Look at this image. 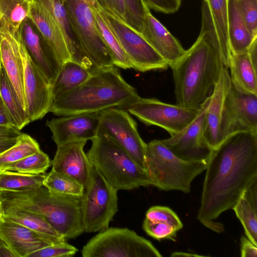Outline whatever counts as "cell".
I'll use <instances>...</instances> for the list:
<instances>
[{
  "mask_svg": "<svg viewBox=\"0 0 257 257\" xmlns=\"http://www.w3.org/2000/svg\"><path fill=\"white\" fill-rule=\"evenodd\" d=\"M98 7L107 25L119 41L132 68L145 72L165 70L169 67L167 62L139 32Z\"/></svg>",
  "mask_w": 257,
  "mask_h": 257,
  "instance_id": "10",
  "label": "cell"
},
{
  "mask_svg": "<svg viewBox=\"0 0 257 257\" xmlns=\"http://www.w3.org/2000/svg\"><path fill=\"white\" fill-rule=\"evenodd\" d=\"M0 56L20 103L27 112L23 86V66L17 34H14L0 19Z\"/></svg>",
  "mask_w": 257,
  "mask_h": 257,
  "instance_id": "19",
  "label": "cell"
},
{
  "mask_svg": "<svg viewBox=\"0 0 257 257\" xmlns=\"http://www.w3.org/2000/svg\"><path fill=\"white\" fill-rule=\"evenodd\" d=\"M257 246L254 245L246 236L240 237V256L241 257H256Z\"/></svg>",
  "mask_w": 257,
  "mask_h": 257,
  "instance_id": "45",
  "label": "cell"
},
{
  "mask_svg": "<svg viewBox=\"0 0 257 257\" xmlns=\"http://www.w3.org/2000/svg\"><path fill=\"white\" fill-rule=\"evenodd\" d=\"M20 137L21 136L14 138L0 137V154L15 145L19 141Z\"/></svg>",
  "mask_w": 257,
  "mask_h": 257,
  "instance_id": "49",
  "label": "cell"
},
{
  "mask_svg": "<svg viewBox=\"0 0 257 257\" xmlns=\"http://www.w3.org/2000/svg\"><path fill=\"white\" fill-rule=\"evenodd\" d=\"M100 113L63 116L46 122L57 146L77 141L92 140L97 136Z\"/></svg>",
  "mask_w": 257,
  "mask_h": 257,
  "instance_id": "17",
  "label": "cell"
},
{
  "mask_svg": "<svg viewBox=\"0 0 257 257\" xmlns=\"http://www.w3.org/2000/svg\"><path fill=\"white\" fill-rule=\"evenodd\" d=\"M117 191L93 167L81 197V212L84 232L100 231L109 227L118 211Z\"/></svg>",
  "mask_w": 257,
  "mask_h": 257,
  "instance_id": "9",
  "label": "cell"
},
{
  "mask_svg": "<svg viewBox=\"0 0 257 257\" xmlns=\"http://www.w3.org/2000/svg\"><path fill=\"white\" fill-rule=\"evenodd\" d=\"M0 126H13L8 111L0 94Z\"/></svg>",
  "mask_w": 257,
  "mask_h": 257,
  "instance_id": "47",
  "label": "cell"
},
{
  "mask_svg": "<svg viewBox=\"0 0 257 257\" xmlns=\"http://www.w3.org/2000/svg\"><path fill=\"white\" fill-rule=\"evenodd\" d=\"M241 196L257 209V180L254 181L244 190Z\"/></svg>",
  "mask_w": 257,
  "mask_h": 257,
  "instance_id": "46",
  "label": "cell"
},
{
  "mask_svg": "<svg viewBox=\"0 0 257 257\" xmlns=\"http://www.w3.org/2000/svg\"><path fill=\"white\" fill-rule=\"evenodd\" d=\"M43 185L50 192L64 195L82 197L83 187L75 180L52 170L45 174Z\"/></svg>",
  "mask_w": 257,
  "mask_h": 257,
  "instance_id": "34",
  "label": "cell"
},
{
  "mask_svg": "<svg viewBox=\"0 0 257 257\" xmlns=\"http://www.w3.org/2000/svg\"><path fill=\"white\" fill-rule=\"evenodd\" d=\"M50 165L51 161L49 156L40 150L6 165L2 170L37 175L44 174Z\"/></svg>",
  "mask_w": 257,
  "mask_h": 257,
  "instance_id": "35",
  "label": "cell"
},
{
  "mask_svg": "<svg viewBox=\"0 0 257 257\" xmlns=\"http://www.w3.org/2000/svg\"><path fill=\"white\" fill-rule=\"evenodd\" d=\"M125 2L126 24L140 34L146 15L150 9L143 0H125Z\"/></svg>",
  "mask_w": 257,
  "mask_h": 257,
  "instance_id": "38",
  "label": "cell"
},
{
  "mask_svg": "<svg viewBox=\"0 0 257 257\" xmlns=\"http://www.w3.org/2000/svg\"><path fill=\"white\" fill-rule=\"evenodd\" d=\"M140 34L163 58L170 67L184 54L179 41L151 13H147Z\"/></svg>",
  "mask_w": 257,
  "mask_h": 257,
  "instance_id": "22",
  "label": "cell"
},
{
  "mask_svg": "<svg viewBox=\"0 0 257 257\" xmlns=\"http://www.w3.org/2000/svg\"><path fill=\"white\" fill-rule=\"evenodd\" d=\"M22 133L13 126H0V137H19Z\"/></svg>",
  "mask_w": 257,
  "mask_h": 257,
  "instance_id": "48",
  "label": "cell"
},
{
  "mask_svg": "<svg viewBox=\"0 0 257 257\" xmlns=\"http://www.w3.org/2000/svg\"><path fill=\"white\" fill-rule=\"evenodd\" d=\"M0 94L13 126L21 131L31 121L27 112L22 106L15 89L2 65L0 75Z\"/></svg>",
  "mask_w": 257,
  "mask_h": 257,
  "instance_id": "30",
  "label": "cell"
},
{
  "mask_svg": "<svg viewBox=\"0 0 257 257\" xmlns=\"http://www.w3.org/2000/svg\"><path fill=\"white\" fill-rule=\"evenodd\" d=\"M230 83L228 69L224 67L210 96L209 102L205 111L203 136L206 143L212 149L216 148L223 141L220 122L224 98Z\"/></svg>",
  "mask_w": 257,
  "mask_h": 257,
  "instance_id": "20",
  "label": "cell"
},
{
  "mask_svg": "<svg viewBox=\"0 0 257 257\" xmlns=\"http://www.w3.org/2000/svg\"><path fill=\"white\" fill-rule=\"evenodd\" d=\"M220 131L223 141L235 133L257 132V94L243 92L231 82L224 100Z\"/></svg>",
  "mask_w": 257,
  "mask_h": 257,
  "instance_id": "13",
  "label": "cell"
},
{
  "mask_svg": "<svg viewBox=\"0 0 257 257\" xmlns=\"http://www.w3.org/2000/svg\"><path fill=\"white\" fill-rule=\"evenodd\" d=\"M257 38L246 52L231 54L228 68L231 83L239 90L257 94Z\"/></svg>",
  "mask_w": 257,
  "mask_h": 257,
  "instance_id": "23",
  "label": "cell"
},
{
  "mask_svg": "<svg viewBox=\"0 0 257 257\" xmlns=\"http://www.w3.org/2000/svg\"><path fill=\"white\" fill-rule=\"evenodd\" d=\"M40 4L54 19L64 36L71 60L86 68L94 70L91 62L82 53L72 30L64 0H33Z\"/></svg>",
  "mask_w": 257,
  "mask_h": 257,
  "instance_id": "25",
  "label": "cell"
},
{
  "mask_svg": "<svg viewBox=\"0 0 257 257\" xmlns=\"http://www.w3.org/2000/svg\"><path fill=\"white\" fill-rule=\"evenodd\" d=\"M0 240L16 257H29L35 251L53 244L35 232L5 216L0 221Z\"/></svg>",
  "mask_w": 257,
  "mask_h": 257,
  "instance_id": "21",
  "label": "cell"
},
{
  "mask_svg": "<svg viewBox=\"0 0 257 257\" xmlns=\"http://www.w3.org/2000/svg\"><path fill=\"white\" fill-rule=\"evenodd\" d=\"M92 71L72 60L63 63L52 85L53 100L75 88L85 81Z\"/></svg>",
  "mask_w": 257,
  "mask_h": 257,
  "instance_id": "28",
  "label": "cell"
},
{
  "mask_svg": "<svg viewBox=\"0 0 257 257\" xmlns=\"http://www.w3.org/2000/svg\"><path fill=\"white\" fill-rule=\"evenodd\" d=\"M2 207L4 216L28 228L52 244L66 241L49 222L40 215L24 210Z\"/></svg>",
  "mask_w": 257,
  "mask_h": 257,
  "instance_id": "26",
  "label": "cell"
},
{
  "mask_svg": "<svg viewBox=\"0 0 257 257\" xmlns=\"http://www.w3.org/2000/svg\"><path fill=\"white\" fill-rule=\"evenodd\" d=\"M92 6L97 29L111 55L114 66L124 69L131 68V63L119 41L107 25L94 0H92Z\"/></svg>",
  "mask_w": 257,
  "mask_h": 257,
  "instance_id": "31",
  "label": "cell"
},
{
  "mask_svg": "<svg viewBox=\"0 0 257 257\" xmlns=\"http://www.w3.org/2000/svg\"><path fill=\"white\" fill-rule=\"evenodd\" d=\"M78 249L66 241L53 244L39 249L29 257H69L74 255Z\"/></svg>",
  "mask_w": 257,
  "mask_h": 257,
  "instance_id": "42",
  "label": "cell"
},
{
  "mask_svg": "<svg viewBox=\"0 0 257 257\" xmlns=\"http://www.w3.org/2000/svg\"><path fill=\"white\" fill-rule=\"evenodd\" d=\"M197 219L221 233L216 220L232 209L244 190L257 180V132H240L226 137L212 149L207 162Z\"/></svg>",
  "mask_w": 257,
  "mask_h": 257,
  "instance_id": "1",
  "label": "cell"
},
{
  "mask_svg": "<svg viewBox=\"0 0 257 257\" xmlns=\"http://www.w3.org/2000/svg\"><path fill=\"white\" fill-rule=\"evenodd\" d=\"M83 257H161L148 239L127 228L108 227L83 247Z\"/></svg>",
  "mask_w": 257,
  "mask_h": 257,
  "instance_id": "8",
  "label": "cell"
},
{
  "mask_svg": "<svg viewBox=\"0 0 257 257\" xmlns=\"http://www.w3.org/2000/svg\"><path fill=\"white\" fill-rule=\"evenodd\" d=\"M33 0H0V19L14 34L29 17Z\"/></svg>",
  "mask_w": 257,
  "mask_h": 257,
  "instance_id": "33",
  "label": "cell"
},
{
  "mask_svg": "<svg viewBox=\"0 0 257 257\" xmlns=\"http://www.w3.org/2000/svg\"><path fill=\"white\" fill-rule=\"evenodd\" d=\"M207 4L220 46L224 64L228 68L231 52L228 35V0H203Z\"/></svg>",
  "mask_w": 257,
  "mask_h": 257,
  "instance_id": "29",
  "label": "cell"
},
{
  "mask_svg": "<svg viewBox=\"0 0 257 257\" xmlns=\"http://www.w3.org/2000/svg\"><path fill=\"white\" fill-rule=\"evenodd\" d=\"M171 256H206V255H203L200 254H196L194 253H190V252H184L182 251H177L172 252Z\"/></svg>",
  "mask_w": 257,
  "mask_h": 257,
  "instance_id": "51",
  "label": "cell"
},
{
  "mask_svg": "<svg viewBox=\"0 0 257 257\" xmlns=\"http://www.w3.org/2000/svg\"><path fill=\"white\" fill-rule=\"evenodd\" d=\"M248 30L257 37V0H235Z\"/></svg>",
  "mask_w": 257,
  "mask_h": 257,
  "instance_id": "41",
  "label": "cell"
},
{
  "mask_svg": "<svg viewBox=\"0 0 257 257\" xmlns=\"http://www.w3.org/2000/svg\"><path fill=\"white\" fill-rule=\"evenodd\" d=\"M176 104L199 109L211 95L225 67L207 4L202 6V27L193 45L172 66Z\"/></svg>",
  "mask_w": 257,
  "mask_h": 257,
  "instance_id": "2",
  "label": "cell"
},
{
  "mask_svg": "<svg viewBox=\"0 0 257 257\" xmlns=\"http://www.w3.org/2000/svg\"><path fill=\"white\" fill-rule=\"evenodd\" d=\"M99 113L97 135L105 134L110 137L138 165L147 171V144L141 137L137 124L129 112L123 108H111Z\"/></svg>",
  "mask_w": 257,
  "mask_h": 257,
  "instance_id": "12",
  "label": "cell"
},
{
  "mask_svg": "<svg viewBox=\"0 0 257 257\" xmlns=\"http://www.w3.org/2000/svg\"><path fill=\"white\" fill-rule=\"evenodd\" d=\"M140 96L115 66L96 69L75 88L53 101L50 112L58 116L126 109Z\"/></svg>",
  "mask_w": 257,
  "mask_h": 257,
  "instance_id": "3",
  "label": "cell"
},
{
  "mask_svg": "<svg viewBox=\"0 0 257 257\" xmlns=\"http://www.w3.org/2000/svg\"><path fill=\"white\" fill-rule=\"evenodd\" d=\"M0 193H1V192H0Z\"/></svg>",
  "mask_w": 257,
  "mask_h": 257,
  "instance_id": "55",
  "label": "cell"
},
{
  "mask_svg": "<svg viewBox=\"0 0 257 257\" xmlns=\"http://www.w3.org/2000/svg\"><path fill=\"white\" fill-rule=\"evenodd\" d=\"M200 108H189L155 98L140 97L126 109L146 125L160 127L173 136L182 131L194 120Z\"/></svg>",
  "mask_w": 257,
  "mask_h": 257,
  "instance_id": "11",
  "label": "cell"
},
{
  "mask_svg": "<svg viewBox=\"0 0 257 257\" xmlns=\"http://www.w3.org/2000/svg\"><path fill=\"white\" fill-rule=\"evenodd\" d=\"M17 36L23 66L27 112L32 122L42 118L50 111L53 101L52 84L32 59L18 35Z\"/></svg>",
  "mask_w": 257,
  "mask_h": 257,
  "instance_id": "14",
  "label": "cell"
},
{
  "mask_svg": "<svg viewBox=\"0 0 257 257\" xmlns=\"http://www.w3.org/2000/svg\"><path fill=\"white\" fill-rule=\"evenodd\" d=\"M2 171V170L0 169V172Z\"/></svg>",
  "mask_w": 257,
  "mask_h": 257,
  "instance_id": "54",
  "label": "cell"
},
{
  "mask_svg": "<svg viewBox=\"0 0 257 257\" xmlns=\"http://www.w3.org/2000/svg\"><path fill=\"white\" fill-rule=\"evenodd\" d=\"M210 96L201 105L194 120L179 133L161 141L177 157L187 161L207 163L212 149L203 132V118Z\"/></svg>",
  "mask_w": 257,
  "mask_h": 257,
  "instance_id": "15",
  "label": "cell"
},
{
  "mask_svg": "<svg viewBox=\"0 0 257 257\" xmlns=\"http://www.w3.org/2000/svg\"><path fill=\"white\" fill-rule=\"evenodd\" d=\"M86 141L73 142L57 146L52 170L67 176L81 184L84 190L89 182L93 166L84 147Z\"/></svg>",
  "mask_w": 257,
  "mask_h": 257,
  "instance_id": "18",
  "label": "cell"
},
{
  "mask_svg": "<svg viewBox=\"0 0 257 257\" xmlns=\"http://www.w3.org/2000/svg\"><path fill=\"white\" fill-rule=\"evenodd\" d=\"M146 218L152 221L168 224L177 231L181 229L183 226L182 222L176 213L166 206L151 207L147 211Z\"/></svg>",
  "mask_w": 257,
  "mask_h": 257,
  "instance_id": "39",
  "label": "cell"
},
{
  "mask_svg": "<svg viewBox=\"0 0 257 257\" xmlns=\"http://www.w3.org/2000/svg\"><path fill=\"white\" fill-rule=\"evenodd\" d=\"M29 17L36 25L61 64L71 60L62 32L54 19L38 3L33 0Z\"/></svg>",
  "mask_w": 257,
  "mask_h": 257,
  "instance_id": "24",
  "label": "cell"
},
{
  "mask_svg": "<svg viewBox=\"0 0 257 257\" xmlns=\"http://www.w3.org/2000/svg\"><path fill=\"white\" fill-rule=\"evenodd\" d=\"M88 158L106 181L117 190L153 186L148 172L110 137L99 134L92 139Z\"/></svg>",
  "mask_w": 257,
  "mask_h": 257,
  "instance_id": "5",
  "label": "cell"
},
{
  "mask_svg": "<svg viewBox=\"0 0 257 257\" xmlns=\"http://www.w3.org/2000/svg\"><path fill=\"white\" fill-rule=\"evenodd\" d=\"M228 35L231 54L248 51L253 41L235 0H228Z\"/></svg>",
  "mask_w": 257,
  "mask_h": 257,
  "instance_id": "27",
  "label": "cell"
},
{
  "mask_svg": "<svg viewBox=\"0 0 257 257\" xmlns=\"http://www.w3.org/2000/svg\"><path fill=\"white\" fill-rule=\"evenodd\" d=\"M40 150L39 145L35 140L23 133L15 145L0 154V169L2 170L6 165Z\"/></svg>",
  "mask_w": 257,
  "mask_h": 257,
  "instance_id": "36",
  "label": "cell"
},
{
  "mask_svg": "<svg viewBox=\"0 0 257 257\" xmlns=\"http://www.w3.org/2000/svg\"><path fill=\"white\" fill-rule=\"evenodd\" d=\"M2 206L37 214L49 222L66 239L84 232L81 197L52 193L45 187L24 191H2Z\"/></svg>",
  "mask_w": 257,
  "mask_h": 257,
  "instance_id": "4",
  "label": "cell"
},
{
  "mask_svg": "<svg viewBox=\"0 0 257 257\" xmlns=\"http://www.w3.org/2000/svg\"><path fill=\"white\" fill-rule=\"evenodd\" d=\"M143 228L148 235L158 240L169 239L175 241L178 231L168 224L152 221L146 218L143 222Z\"/></svg>",
  "mask_w": 257,
  "mask_h": 257,
  "instance_id": "40",
  "label": "cell"
},
{
  "mask_svg": "<svg viewBox=\"0 0 257 257\" xmlns=\"http://www.w3.org/2000/svg\"><path fill=\"white\" fill-rule=\"evenodd\" d=\"M1 68H2V63H1V56H0V75H1Z\"/></svg>",
  "mask_w": 257,
  "mask_h": 257,
  "instance_id": "53",
  "label": "cell"
},
{
  "mask_svg": "<svg viewBox=\"0 0 257 257\" xmlns=\"http://www.w3.org/2000/svg\"><path fill=\"white\" fill-rule=\"evenodd\" d=\"M17 34L32 59L52 85L62 64L36 25L28 17L22 23Z\"/></svg>",
  "mask_w": 257,
  "mask_h": 257,
  "instance_id": "16",
  "label": "cell"
},
{
  "mask_svg": "<svg viewBox=\"0 0 257 257\" xmlns=\"http://www.w3.org/2000/svg\"><path fill=\"white\" fill-rule=\"evenodd\" d=\"M98 7L123 21L127 23L125 0H94Z\"/></svg>",
  "mask_w": 257,
  "mask_h": 257,
  "instance_id": "43",
  "label": "cell"
},
{
  "mask_svg": "<svg viewBox=\"0 0 257 257\" xmlns=\"http://www.w3.org/2000/svg\"><path fill=\"white\" fill-rule=\"evenodd\" d=\"M149 9L165 14H173L179 10L181 0H143Z\"/></svg>",
  "mask_w": 257,
  "mask_h": 257,
  "instance_id": "44",
  "label": "cell"
},
{
  "mask_svg": "<svg viewBox=\"0 0 257 257\" xmlns=\"http://www.w3.org/2000/svg\"><path fill=\"white\" fill-rule=\"evenodd\" d=\"M16 257L10 248L0 240V257Z\"/></svg>",
  "mask_w": 257,
  "mask_h": 257,
  "instance_id": "50",
  "label": "cell"
},
{
  "mask_svg": "<svg viewBox=\"0 0 257 257\" xmlns=\"http://www.w3.org/2000/svg\"><path fill=\"white\" fill-rule=\"evenodd\" d=\"M69 22L80 49L95 69L114 66L97 29L92 0H64Z\"/></svg>",
  "mask_w": 257,
  "mask_h": 257,
  "instance_id": "7",
  "label": "cell"
},
{
  "mask_svg": "<svg viewBox=\"0 0 257 257\" xmlns=\"http://www.w3.org/2000/svg\"><path fill=\"white\" fill-rule=\"evenodd\" d=\"M45 174H30L15 171L0 172V192L24 191L43 186Z\"/></svg>",
  "mask_w": 257,
  "mask_h": 257,
  "instance_id": "32",
  "label": "cell"
},
{
  "mask_svg": "<svg viewBox=\"0 0 257 257\" xmlns=\"http://www.w3.org/2000/svg\"><path fill=\"white\" fill-rule=\"evenodd\" d=\"M232 209L243 227L246 236L257 246V209L242 196Z\"/></svg>",
  "mask_w": 257,
  "mask_h": 257,
  "instance_id": "37",
  "label": "cell"
},
{
  "mask_svg": "<svg viewBox=\"0 0 257 257\" xmlns=\"http://www.w3.org/2000/svg\"><path fill=\"white\" fill-rule=\"evenodd\" d=\"M146 165L153 186L164 191L189 193L192 181L206 169L207 163L183 160L160 140H154L147 144Z\"/></svg>",
  "mask_w": 257,
  "mask_h": 257,
  "instance_id": "6",
  "label": "cell"
},
{
  "mask_svg": "<svg viewBox=\"0 0 257 257\" xmlns=\"http://www.w3.org/2000/svg\"><path fill=\"white\" fill-rule=\"evenodd\" d=\"M4 215L2 207V202L0 201V221L3 219Z\"/></svg>",
  "mask_w": 257,
  "mask_h": 257,
  "instance_id": "52",
  "label": "cell"
}]
</instances>
